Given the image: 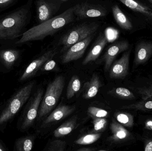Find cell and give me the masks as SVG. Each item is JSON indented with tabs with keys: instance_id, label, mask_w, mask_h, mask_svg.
<instances>
[{
	"instance_id": "cell-1",
	"label": "cell",
	"mask_w": 152,
	"mask_h": 151,
	"mask_svg": "<svg viewBox=\"0 0 152 151\" xmlns=\"http://www.w3.org/2000/svg\"><path fill=\"white\" fill-rule=\"evenodd\" d=\"M75 19L74 7L61 14L35 26L23 33L16 44H22L32 41L41 40L56 33L64 26L73 22Z\"/></svg>"
},
{
	"instance_id": "cell-2",
	"label": "cell",
	"mask_w": 152,
	"mask_h": 151,
	"mask_svg": "<svg viewBox=\"0 0 152 151\" xmlns=\"http://www.w3.org/2000/svg\"><path fill=\"white\" fill-rule=\"evenodd\" d=\"M30 82L17 89L0 107V131L4 133L31 96L34 87Z\"/></svg>"
},
{
	"instance_id": "cell-3",
	"label": "cell",
	"mask_w": 152,
	"mask_h": 151,
	"mask_svg": "<svg viewBox=\"0 0 152 151\" xmlns=\"http://www.w3.org/2000/svg\"><path fill=\"white\" fill-rule=\"evenodd\" d=\"M31 1L0 19V40H14L21 35L29 20Z\"/></svg>"
},
{
	"instance_id": "cell-4",
	"label": "cell",
	"mask_w": 152,
	"mask_h": 151,
	"mask_svg": "<svg viewBox=\"0 0 152 151\" xmlns=\"http://www.w3.org/2000/svg\"><path fill=\"white\" fill-rule=\"evenodd\" d=\"M65 83L64 76L59 75L47 86L39 107L37 115L38 119L45 117L56 106L63 92Z\"/></svg>"
},
{
	"instance_id": "cell-5",
	"label": "cell",
	"mask_w": 152,
	"mask_h": 151,
	"mask_svg": "<svg viewBox=\"0 0 152 151\" xmlns=\"http://www.w3.org/2000/svg\"><path fill=\"white\" fill-rule=\"evenodd\" d=\"M43 95V91L42 89H39L26 103V106L17 121L16 126L19 131L26 132L34 123L37 117Z\"/></svg>"
},
{
	"instance_id": "cell-6",
	"label": "cell",
	"mask_w": 152,
	"mask_h": 151,
	"mask_svg": "<svg viewBox=\"0 0 152 151\" xmlns=\"http://www.w3.org/2000/svg\"><path fill=\"white\" fill-rule=\"evenodd\" d=\"M99 26L97 23L94 22L84 23L69 31L61 40V43L63 45L64 49H67L73 44L94 35Z\"/></svg>"
},
{
	"instance_id": "cell-7",
	"label": "cell",
	"mask_w": 152,
	"mask_h": 151,
	"mask_svg": "<svg viewBox=\"0 0 152 151\" xmlns=\"http://www.w3.org/2000/svg\"><path fill=\"white\" fill-rule=\"evenodd\" d=\"M112 135L109 140L116 144H131L136 142V135L129 131L116 120H113L110 125Z\"/></svg>"
},
{
	"instance_id": "cell-8",
	"label": "cell",
	"mask_w": 152,
	"mask_h": 151,
	"mask_svg": "<svg viewBox=\"0 0 152 151\" xmlns=\"http://www.w3.org/2000/svg\"><path fill=\"white\" fill-rule=\"evenodd\" d=\"M56 49L51 50L33 60L20 74L18 79L19 82H23L34 76L43 65L57 54Z\"/></svg>"
},
{
	"instance_id": "cell-9",
	"label": "cell",
	"mask_w": 152,
	"mask_h": 151,
	"mask_svg": "<svg viewBox=\"0 0 152 151\" xmlns=\"http://www.w3.org/2000/svg\"><path fill=\"white\" fill-rule=\"evenodd\" d=\"M62 4L61 0H37V16L39 24L55 17Z\"/></svg>"
},
{
	"instance_id": "cell-10",
	"label": "cell",
	"mask_w": 152,
	"mask_h": 151,
	"mask_svg": "<svg viewBox=\"0 0 152 151\" xmlns=\"http://www.w3.org/2000/svg\"><path fill=\"white\" fill-rule=\"evenodd\" d=\"M128 88L141 98H152V75H137L129 84Z\"/></svg>"
},
{
	"instance_id": "cell-11",
	"label": "cell",
	"mask_w": 152,
	"mask_h": 151,
	"mask_svg": "<svg viewBox=\"0 0 152 151\" xmlns=\"http://www.w3.org/2000/svg\"><path fill=\"white\" fill-rule=\"evenodd\" d=\"M21 52L16 49H4L0 50V71L10 72L19 65Z\"/></svg>"
},
{
	"instance_id": "cell-12",
	"label": "cell",
	"mask_w": 152,
	"mask_h": 151,
	"mask_svg": "<svg viewBox=\"0 0 152 151\" xmlns=\"http://www.w3.org/2000/svg\"><path fill=\"white\" fill-rule=\"evenodd\" d=\"M74 14L80 19L98 17L106 16L107 10L102 5L84 2L74 6Z\"/></svg>"
},
{
	"instance_id": "cell-13",
	"label": "cell",
	"mask_w": 152,
	"mask_h": 151,
	"mask_svg": "<svg viewBox=\"0 0 152 151\" xmlns=\"http://www.w3.org/2000/svg\"><path fill=\"white\" fill-rule=\"evenodd\" d=\"M131 51L132 49L127 50L119 59L113 63L110 68V77L111 79H122L128 75Z\"/></svg>"
},
{
	"instance_id": "cell-14",
	"label": "cell",
	"mask_w": 152,
	"mask_h": 151,
	"mask_svg": "<svg viewBox=\"0 0 152 151\" xmlns=\"http://www.w3.org/2000/svg\"><path fill=\"white\" fill-rule=\"evenodd\" d=\"M152 57V42L142 41L137 44L133 61L132 72L146 64Z\"/></svg>"
},
{
	"instance_id": "cell-15",
	"label": "cell",
	"mask_w": 152,
	"mask_h": 151,
	"mask_svg": "<svg viewBox=\"0 0 152 151\" xmlns=\"http://www.w3.org/2000/svg\"><path fill=\"white\" fill-rule=\"evenodd\" d=\"M93 37V35L70 46L63 55L62 63L67 64L82 57L92 41Z\"/></svg>"
},
{
	"instance_id": "cell-16",
	"label": "cell",
	"mask_w": 152,
	"mask_h": 151,
	"mask_svg": "<svg viewBox=\"0 0 152 151\" xmlns=\"http://www.w3.org/2000/svg\"><path fill=\"white\" fill-rule=\"evenodd\" d=\"M129 43L126 40L114 43L110 46L104 56V71L110 70L116 57L121 52L126 51L129 48Z\"/></svg>"
},
{
	"instance_id": "cell-17",
	"label": "cell",
	"mask_w": 152,
	"mask_h": 151,
	"mask_svg": "<svg viewBox=\"0 0 152 151\" xmlns=\"http://www.w3.org/2000/svg\"><path fill=\"white\" fill-rule=\"evenodd\" d=\"M75 110V106L65 105H59L46 118L43 122L42 126H44L63 119L73 113Z\"/></svg>"
},
{
	"instance_id": "cell-18",
	"label": "cell",
	"mask_w": 152,
	"mask_h": 151,
	"mask_svg": "<svg viewBox=\"0 0 152 151\" xmlns=\"http://www.w3.org/2000/svg\"><path fill=\"white\" fill-rule=\"evenodd\" d=\"M108 42V39L106 35L103 34H100L93 48L82 62V64L86 65L90 62L95 61Z\"/></svg>"
},
{
	"instance_id": "cell-19",
	"label": "cell",
	"mask_w": 152,
	"mask_h": 151,
	"mask_svg": "<svg viewBox=\"0 0 152 151\" xmlns=\"http://www.w3.org/2000/svg\"><path fill=\"white\" fill-rule=\"evenodd\" d=\"M101 85L99 76L96 74L94 73L90 79L84 83L83 98L89 99L94 97L98 93Z\"/></svg>"
},
{
	"instance_id": "cell-20",
	"label": "cell",
	"mask_w": 152,
	"mask_h": 151,
	"mask_svg": "<svg viewBox=\"0 0 152 151\" xmlns=\"http://www.w3.org/2000/svg\"><path fill=\"white\" fill-rule=\"evenodd\" d=\"M121 109L139 111L144 113L152 112V98H142L141 100L131 104L124 105Z\"/></svg>"
},
{
	"instance_id": "cell-21",
	"label": "cell",
	"mask_w": 152,
	"mask_h": 151,
	"mask_svg": "<svg viewBox=\"0 0 152 151\" xmlns=\"http://www.w3.org/2000/svg\"><path fill=\"white\" fill-rule=\"evenodd\" d=\"M112 12L114 19L121 28L126 30L132 29L133 25L132 23L117 4L113 6Z\"/></svg>"
},
{
	"instance_id": "cell-22",
	"label": "cell",
	"mask_w": 152,
	"mask_h": 151,
	"mask_svg": "<svg viewBox=\"0 0 152 151\" xmlns=\"http://www.w3.org/2000/svg\"><path fill=\"white\" fill-rule=\"evenodd\" d=\"M128 8L134 12H139L152 20V9L139 3L135 0H119Z\"/></svg>"
},
{
	"instance_id": "cell-23",
	"label": "cell",
	"mask_w": 152,
	"mask_h": 151,
	"mask_svg": "<svg viewBox=\"0 0 152 151\" xmlns=\"http://www.w3.org/2000/svg\"><path fill=\"white\" fill-rule=\"evenodd\" d=\"M77 123V118L75 116L55 129L53 135L56 137H61L67 135L75 128Z\"/></svg>"
},
{
	"instance_id": "cell-24",
	"label": "cell",
	"mask_w": 152,
	"mask_h": 151,
	"mask_svg": "<svg viewBox=\"0 0 152 151\" xmlns=\"http://www.w3.org/2000/svg\"><path fill=\"white\" fill-rule=\"evenodd\" d=\"M35 137L28 135L18 138L14 143V151H30L34 146Z\"/></svg>"
},
{
	"instance_id": "cell-25",
	"label": "cell",
	"mask_w": 152,
	"mask_h": 151,
	"mask_svg": "<svg viewBox=\"0 0 152 151\" xmlns=\"http://www.w3.org/2000/svg\"><path fill=\"white\" fill-rule=\"evenodd\" d=\"M109 94L114 97L122 100H134L138 96L128 88L118 87L109 91Z\"/></svg>"
},
{
	"instance_id": "cell-26",
	"label": "cell",
	"mask_w": 152,
	"mask_h": 151,
	"mask_svg": "<svg viewBox=\"0 0 152 151\" xmlns=\"http://www.w3.org/2000/svg\"><path fill=\"white\" fill-rule=\"evenodd\" d=\"M114 117L117 121L125 127L132 128L135 126L134 117L129 113L117 111L114 113Z\"/></svg>"
},
{
	"instance_id": "cell-27",
	"label": "cell",
	"mask_w": 152,
	"mask_h": 151,
	"mask_svg": "<svg viewBox=\"0 0 152 151\" xmlns=\"http://www.w3.org/2000/svg\"><path fill=\"white\" fill-rule=\"evenodd\" d=\"M80 87L81 82L78 76L76 75L72 76L67 89L66 97L67 99H71L74 97V96L79 91Z\"/></svg>"
},
{
	"instance_id": "cell-28",
	"label": "cell",
	"mask_w": 152,
	"mask_h": 151,
	"mask_svg": "<svg viewBox=\"0 0 152 151\" xmlns=\"http://www.w3.org/2000/svg\"><path fill=\"white\" fill-rule=\"evenodd\" d=\"M136 137L143 144L144 150L152 151V130L143 129L142 134H137Z\"/></svg>"
},
{
	"instance_id": "cell-29",
	"label": "cell",
	"mask_w": 152,
	"mask_h": 151,
	"mask_svg": "<svg viewBox=\"0 0 152 151\" xmlns=\"http://www.w3.org/2000/svg\"><path fill=\"white\" fill-rule=\"evenodd\" d=\"M102 136L101 133H91L80 137L75 141L78 145H88L95 142L99 140Z\"/></svg>"
},
{
	"instance_id": "cell-30",
	"label": "cell",
	"mask_w": 152,
	"mask_h": 151,
	"mask_svg": "<svg viewBox=\"0 0 152 151\" xmlns=\"http://www.w3.org/2000/svg\"><path fill=\"white\" fill-rule=\"evenodd\" d=\"M94 129L92 133H101L106 129L108 121L105 118H92Z\"/></svg>"
},
{
	"instance_id": "cell-31",
	"label": "cell",
	"mask_w": 152,
	"mask_h": 151,
	"mask_svg": "<svg viewBox=\"0 0 152 151\" xmlns=\"http://www.w3.org/2000/svg\"><path fill=\"white\" fill-rule=\"evenodd\" d=\"M88 113L91 118H106L109 116V112L104 109L90 106L88 109Z\"/></svg>"
},
{
	"instance_id": "cell-32",
	"label": "cell",
	"mask_w": 152,
	"mask_h": 151,
	"mask_svg": "<svg viewBox=\"0 0 152 151\" xmlns=\"http://www.w3.org/2000/svg\"><path fill=\"white\" fill-rule=\"evenodd\" d=\"M137 123L143 129L152 130V115H140Z\"/></svg>"
},
{
	"instance_id": "cell-33",
	"label": "cell",
	"mask_w": 152,
	"mask_h": 151,
	"mask_svg": "<svg viewBox=\"0 0 152 151\" xmlns=\"http://www.w3.org/2000/svg\"><path fill=\"white\" fill-rule=\"evenodd\" d=\"M66 143L62 140H56L51 142L48 147V151H64L66 149Z\"/></svg>"
},
{
	"instance_id": "cell-34",
	"label": "cell",
	"mask_w": 152,
	"mask_h": 151,
	"mask_svg": "<svg viewBox=\"0 0 152 151\" xmlns=\"http://www.w3.org/2000/svg\"><path fill=\"white\" fill-rule=\"evenodd\" d=\"M56 66H57V64H56V62L54 60L51 59L47 61L43 65L40 70L42 72L50 71L55 69Z\"/></svg>"
},
{
	"instance_id": "cell-35",
	"label": "cell",
	"mask_w": 152,
	"mask_h": 151,
	"mask_svg": "<svg viewBox=\"0 0 152 151\" xmlns=\"http://www.w3.org/2000/svg\"><path fill=\"white\" fill-rule=\"evenodd\" d=\"M15 0H0V9L5 8L14 2Z\"/></svg>"
},
{
	"instance_id": "cell-36",
	"label": "cell",
	"mask_w": 152,
	"mask_h": 151,
	"mask_svg": "<svg viewBox=\"0 0 152 151\" xmlns=\"http://www.w3.org/2000/svg\"><path fill=\"white\" fill-rule=\"evenodd\" d=\"M9 150V149L6 147L5 144L2 140H0V151H6Z\"/></svg>"
},
{
	"instance_id": "cell-37",
	"label": "cell",
	"mask_w": 152,
	"mask_h": 151,
	"mask_svg": "<svg viewBox=\"0 0 152 151\" xmlns=\"http://www.w3.org/2000/svg\"><path fill=\"white\" fill-rule=\"evenodd\" d=\"M96 150V149L92 148H81L80 149L77 150V151H95Z\"/></svg>"
},
{
	"instance_id": "cell-38",
	"label": "cell",
	"mask_w": 152,
	"mask_h": 151,
	"mask_svg": "<svg viewBox=\"0 0 152 151\" xmlns=\"http://www.w3.org/2000/svg\"><path fill=\"white\" fill-rule=\"evenodd\" d=\"M148 1H149L152 4V0H148Z\"/></svg>"
},
{
	"instance_id": "cell-39",
	"label": "cell",
	"mask_w": 152,
	"mask_h": 151,
	"mask_svg": "<svg viewBox=\"0 0 152 151\" xmlns=\"http://www.w3.org/2000/svg\"><path fill=\"white\" fill-rule=\"evenodd\" d=\"M99 151H106V150H98Z\"/></svg>"
}]
</instances>
